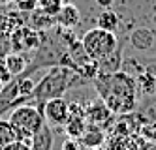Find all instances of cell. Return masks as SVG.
Here are the masks:
<instances>
[{
    "label": "cell",
    "mask_w": 156,
    "mask_h": 150,
    "mask_svg": "<svg viewBox=\"0 0 156 150\" xmlns=\"http://www.w3.org/2000/svg\"><path fill=\"white\" fill-rule=\"evenodd\" d=\"M81 79L83 77L79 73L66 66H51V70L34 86L32 101H34V105H38V103H45L53 98H62L72 86L81 83Z\"/></svg>",
    "instance_id": "7a4b0ae2"
},
{
    "label": "cell",
    "mask_w": 156,
    "mask_h": 150,
    "mask_svg": "<svg viewBox=\"0 0 156 150\" xmlns=\"http://www.w3.org/2000/svg\"><path fill=\"white\" fill-rule=\"evenodd\" d=\"M9 38H12V53L27 54L30 51H38V47L41 45V32L34 30L28 25H23L13 30Z\"/></svg>",
    "instance_id": "5b68a950"
},
{
    "label": "cell",
    "mask_w": 156,
    "mask_h": 150,
    "mask_svg": "<svg viewBox=\"0 0 156 150\" xmlns=\"http://www.w3.org/2000/svg\"><path fill=\"white\" fill-rule=\"evenodd\" d=\"M28 26H32L34 30L38 32H47L49 28H53L55 25H57V21H55V17H49L45 15L40 8H36L32 13H28Z\"/></svg>",
    "instance_id": "7c38bea8"
},
{
    "label": "cell",
    "mask_w": 156,
    "mask_h": 150,
    "mask_svg": "<svg viewBox=\"0 0 156 150\" xmlns=\"http://www.w3.org/2000/svg\"><path fill=\"white\" fill-rule=\"evenodd\" d=\"M62 150H79V143H77V139H68V141H64L62 145Z\"/></svg>",
    "instance_id": "d4e9b609"
},
{
    "label": "cell",
    "mask_w": 156,
    "mask_h": 150,
    "mask_svg": "<svg viewBox=\"0 0 156 150\" xmlns=\"http://www.w3.org/2000/svg\"><path fill=\"white\" fill-rule=\"evenodd\" d=\"M30 146H32V150H51L53 148V130L47 122L41 126V130L34 137H32Z\"/></svg>",
    "instance_id": "4fadbf2b"
},
{
    "label": "cell",
    "mask_w": 156,
    "mask_h": 150,
    "mask_svg": "<svg viewBox=\"0 0 156 150\" xmlns=\"http://www.w3.org/2000/svg\"><path fill=\"white\" fill-rule=\"evenodd\" d=\"M2 150H32V146H30V143H25V141H12Z\"/></svg>",
    "instance_id": "cb8c5ba5"
},
{
    "label": "cell",
    "mask_w": 156,
    "mask_h": 150,
    "mask_svg": "<svg viewBox=\"0 0 156 150\" xmlns=\"http://www.w3.org/2000/svg\"><path fill=\"white\" fill-rule=\"evenodd\" d=\"M23 25H25V17H21V11H8V13L0 15V32L12 34Z\"/></svg>",
    "instance_id": "9a60e30c"
},
{
    "label": "cell",
    "mask_w": 156,
    "mask_h": 150,
    "mask_svg": "<svg viewBox=\"0 0 156 150\" xmlns=\"http://www.w3.org/2000/svg\"><path fill=\"white\" fill-rule=\"evenodd\" d=\"M0 81H2L4 85H8L9 81H13V77H12V73H9V70H8L4 58H0Z\"/></svg>",
    "instance_id": "603a6c76"
},
{
    "label": "cell",
    "mask_w": 156,
    "mask_h": 150,
    "mask_svg": "<svg viewBox=\"0 0 156 150\" xmlns=\"http://www.w3.org/2000/svg\"><path fill=\"white\" fill-rule=\"evenodd\" d=\"M12 53V38L6 32H0V58H6V56Z\"/></svg>",
    "instance_id": "44dd1931"
},
{
    "label": "cell",
    "mask_w": 156,
    "mask_h": 150,
    "mask_svg": "<svg viewBox=\"0 0 156 150\" xmlns=\"http://www.w3.org/2000/svg\"><path fill=\"white\" fill-rule=\"evenodd\" d=\"M64 2H70V0H64Z\"/></svg>",
    "instance_id": "f546056e"
},
{
    "label": "cell",
    "mask_w": 156,
    "mask_h": 150,
    "mask_svg": "<svg viewBox=\"0 0 156 150\" xmlns=\"http://www.w3.org/2000/svg\"><path fill=\"white\" fill-rule=\"evenodd\" d=\"M85 118H87L88 124H94V126H98V128H100V126L107 124L111 118H113V113H111L109 107L98 98L96 101H90L85 107Z\"/></svg>",
    "instance_id": "ba28073f"
},
{
    "label": "cell",
    "mask_w": 156,
    "mask_h": 150,
    "mask_svg": "<svg viewBox=\"0 0 156 150\" xmlns=\"http://www.w3.org/2000/svg\"><path fill=\"white\" fill-rule=\"evenodd\" d=\"M55 21H57V26L60 28H73L79 25V21H81V13H79V9H77V6H73L72 2H66L62 6V9L58 11V15L55 17Z\"/></svg>",
    "instance_id": "9c48e42d"
},
{
    "label": "cell",
    "mask_w": 156,
    "mask_h": 150,
    "mask_svg": "<svg viewBox=\"0 0 156 150\" xmlns=\"http://www.w3.org/2000/svg\"><path fill=\"white\" fill-rule=\"evenodd\" d=\"M41 113L49 126H64L70 118V103L64 98H53L43 103Z\"/></svg>",
    "instance_id": "8992f818"
},
{
    "label": "cell",
    "mask_w": 156,
    "mask_h": 150,
    "mask_svg": "<svg viewBox=\"0 0 156 150\" xmlns=\"http://www.w3.org/2000/svg\"><path fill=\"white\" fill-rule=\"evenodd\" d=\"M79 141L83 146H87V148H96V146H100L104 143V131L98 128V126H94V124H88L87 126V131L79 137Z\"/></svg>",
    "instance_id": "5bb4252c"
},
{
    "label": "cell",
    "mask_w": 156,
    "mask_h": 150,
    "mask_svg": "<svg viewBox=\"0 0 156 150\" xmlns=\"http://www.w3.org/2000/svg\"><path fill=\"white\" fill-rule=\"evenodd\" d=\"M9 2H13V0H0V4H9Z\"/></svg>",
    "instance_id": "83f0119b"
},
{
    "label": "cell",
    "mask_w": 156,
    "mask_h": 150,
    "mask_svg": "<svg viewBox=\"0 0 156 150\" xmlns=\"http://www.w3.org/2000/svg\"><path fill=\"white\" fill-rule=\"evenodd\" d=\"M119 25H120V19H119V15L115 11H111V9H104L102 13L98 15V26L104 28V30L115 32L119 28Z\"/></svg>",
    "instance_id": "2e32d148"
},
{
    "label": "cell",
    "mask_w": 156,
    "mask_h": 150,
    "mask_svg": "<svg viewBox=\"0 0 156 150\" xmlns=\"http://www.w3.org/2000/svg\"><path fill=\"white\" fill-rule=\"evenodd\" d=\"M143 135L147 137V141L156 143V120H152V122H149L147 126H145V128H143Z\"/></svg>",
    "instance_id": "7402d4cb"
},
{
    "label": "cell",
    "mask_w": 156,
    "mask_h": 150,
    "mask_svg": "<svg viewBox=\"0 0 156 150\" xmlns=\"http://www.w3.org/2000/svg\"><path fill=\"white\" fill-rule=\"evenodd\" d=\"M122 54H124V43L119 40V45L115 47V51L109 53L105 58L98 60V73L111 75V73L120 72L122 66H124V58H122Z\"/></svg>",
    "instance_id": "52a82bcc"
},
{
    "label": "cell",
    "mask_w": 156,
    "mask_h": 150,
    "mask_svg": "<svg viewBox=\"0 0 156 150\" xmlns=\"http://www.w3.org/2000/svg\"><path fill=\"white\" fill-rule=\"evenodd\" d=\"M81 43H83L87 54L98 62V60L105 58L109 53L115 51V47L119 45V38L115 36V32L96 26V28H90L85 32V36L81 38Z\"/></svg>",
    "instance_id": "277c9868"
},
{
    "label": "cell",
    "mask_w": 156,
    "mask_h": 150,
    "mask_svg": "<svg viewBox=\"0 0 156 150\" xmlns=\"http://www.w3.org/2000/svg\"><path fill=\"white\" fill-rule=\"evenodd\" d=\"M92 83L98 90L100 99L109 107L113 114H128L137 109L139 96L136 77L130 75L128 72L120 70L111 75L98 73L92 79Z\"/></svg>",
    "instance_id": "6da1fadb"
},
{
    "label": "cell",
    "mask_w": 156,
    "mask_h": 150,
    "mask_svg": "<svg viewBox=\"0 0 156 150\" xmlns=\"http://www.w3.org/2000/svg\"><path fill=\"white\" fill-rule=\"evenodd\" d=\"M13 2H15L17 11H21V13H32L38 8L40 0H13Z\"/></svg>",
    "instance_id": "ffe728a7"
},
{
    "label": "cell",
    "mask_w": 156,
    "mask_h": 150,
    "mask_svg": "<svg viewBox=\"0 0 156 150\" xmlns=\"http://www.w3.org/2000/svg\"><path fill=\"white\" fill-rule=\"evenodd\" d=\"M139 150H156V143L147 141V143H143V145H141V148H139Z\"/></svg>",
    "instance_id": "4316f807"
},
{
    "label": "cell",
    "mask_w": 156,
    "mask_h": 150,
    "mask_svg": "<svg viewBox=\"0 0 156 150\" xmlns=\"http://www.w3.org/2000/svg\"><path fill=\"white\" fill-rule=\"evenodd\" d=\"M6 66H8V70L9 73H12V77H19V75H23L27 72V68L30 64V60L27 58V54H21V53H9L6 58H4Z\"/></svg>",
    "instance_id": "8fae6325"
},
{
    "label": "cell",
    "mask_w": 156,
    "mask_h": 150,
    "mask_svg": "<svg viewBox=\"0 0 156 150\" xmlns=\"http://www.w3.org/2000/svg\"><path fill=\"white\" fill-rule=\"evenodd\" d=\"M130 43L139 51H149L154 43V32L151 28H145V26L136 28L130 34Z\"/></svg>",
    "instance_id": "30bf717a"
},
{
    "label": "cell",
    "mask_w": 156,
    "mask_h": 150,
    "mask_svg": "<svg viewBox=\"0 0 156 150\" xmlns=\"http://www.w3.org/2000/svg\"><path fill=\"white\" fill-rule=\"evenodd\" d=\"M12 141H17L12 124L8 120H0V150H2L6 145H9Z\"/></svg>",
    "instance_id": "ac0fdd59"
},
{
    "label": "cell",
    "mask_w": 156,
    "mask_h": 150,
    "mask_svg": "<svg viewBox=\"0 0 156 150\" xmlns=\"http://www.w3.org/2000/svg\"><path fill=\"white\" fill-rule=\"evenodd\" d=\"M8 122L12 124L17 141L32 143V137L41 130V126L45 124V118L34 103H23V105L12 109Z\"/></svg>",
    "instance_id": "3957f363"
},
{
    "label": "cell",
    "mask_w": 156,
    "mask_h": 150,
    "mask_svg": "<svg viewBox=\"0 0 156 150\" xmlns=\"http://www.w3.org/2000/svg\"><path fill=\"white\" fill-rule=\"evenodd\" d=\"M4 88V83H2V81H0V90H2Z\"/></svg>",
    "instance_id": "f1b7e54d"
},
{
    "label": "cell",
    "mask_w": 156,
    "mask_h": 150,
    "mask_svg": "<svg viewBox=\"0 0 156 150\" xmlns=\"http://www.w3.org/2000/svg\"><path fill=\"white\" fill-rule=\"evenodd\" d=\"M64 4H66L64 0H40V2H38V8H40L45 15H49V17H57L58 11L62 9Z\"/></svg>",
    "instance_id": "e0dca14e"
},
{
    "label": "cell",
    "mask_w": 156,
    "mask_h": 150,
    "mask_svg": "<svg viewBox=\"0 0 156 150\" xmlns=\"http://www.w3.org/2000/svg\"><path fill=\"white\" fill-rule=\"evenodd\" d=\"M141 113H143V117L147 118V122L156 120V94L145 98V107H141Z\"/></svg>",
    "instance_id": "d6986e66"
},
{
    "label": "cell",
    "mask_w": 156,
    "mask_h": 150,
    "mask_svg": "<svg viewBox=\"0 0 156 150\" xmlns=\"http://www.w3.org/2000/svg\"><path fill=\"white\" fill-rule=\"evenodd\" d=\"M115 0H96V4L100 8H104V9H111V6H113Z\"/></svg>",
    "instance_id": "484cf974"
}]
</instances>
